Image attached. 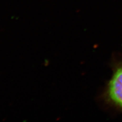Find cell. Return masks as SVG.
Wrapping results in <instances>:
<instances>
[{"label":"cell","mask_w":122,"mask_h":122,"mask_svg":"<svg viewBox=\"0 0 122 122\" xmlns=\"http://www.w3.org/2000/svg\"><path fill=\"white\" fill-rule=\"evenodd\" d=\"M109 102L122 110V65L116 68L106 92Z\"/></svg>","instance_id":"1"}]
</instances>
